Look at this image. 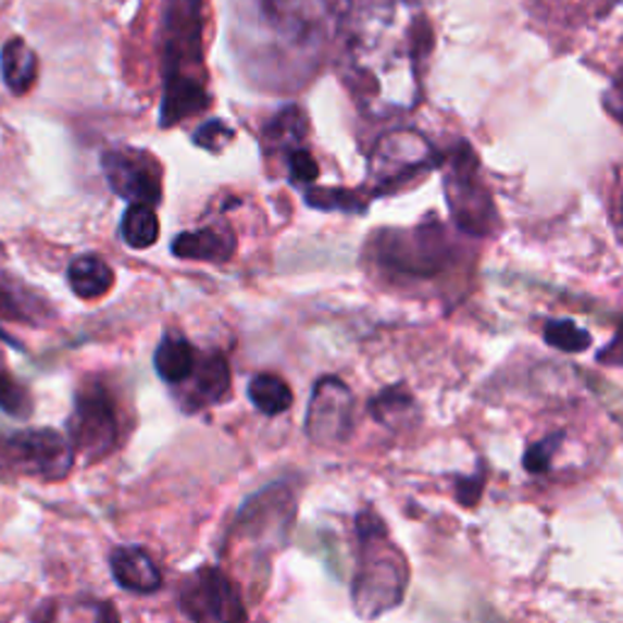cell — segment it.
I'll use <instances>...</instances> for the list:
<instances>
[{
    "label": "cell",
    "mask_w": 623,
    "mask_h": 623,
    "mask_svg": "<svg viewBox=\"0 0 623 623\" xmlns=\"http://www.w3.org/2000/svg\"><path fill=\"white\" fill-rule=\"evenodd\" d=\"M341 78L367 117L412 112L422 96V64L432 27L416 0H346Z\"/></svg>",
    "instance_id": "6da1fadb"
},
{
    "label": "cell",
    "mask_w": 623,
    "mask_h": 623,
    "mask_svg": "<svg viewBox=\"0 0 623 623\" xmlns=\"http://www.w3.org/2000/svg\"><path fill=\"white\" fill-rule=\"evenodd\" d=\"M371 259L387 278L402 283H428L456 269L461 247L444 222L436 217L410 229H383L371 239Z\"/></svg>",
    "instance_id": "7a4b0ae2"
},
{
    "label": "cell",
    "mask_w": 623,
    "mask_h": 623,
    "mask_svg": "<svg viewBox=\"0 0 623 623\" xmlns=\"http://www.w3.org/2000/svg\"><path fill=\"white\" fill-rule=\"evenodd\" d=\"M359 536V568H356L351 599L363 619H377L404 599L410 570L400 548L387 536V528L373 512L356 516Z\"/></svg>",
    "instance_id": "3957f363"
},
{
    "label": "cell",
    "mask_w": 623,
    "mask_h": 623,
    "mask_svg": "<svg viewBox=\"0 0 623 623\" xmlns=\"http://www.w3.org/2000/svg\"><path fill=\"white\" fill-rule=\"evenodd\" d=\"M441 173L448 212L456 227L473 239L493 237L499 227V214L473 145L458 141L448 149L441 159Z\"/></svg>",
    "instance_id": "277c9868"
},
{
    "label": "cell",
    "mask_w": 623,
    "mask_h": 623,
    "mask_svg": "<svg viewBox=\"0 0 623 623\" xmlns=\"http://www.w3.org/2000/svg\"><path fill=\"white\" fill-rule=\"evenodd\" d=\"M159 49L163 86L205 84V3L166 0L161 13Z\"/></svg>",
    "instance_id": "5b68a950"
},
{
    "label": "cell",
    "mask_w": 623,
    "mask_h": 623,
    "mask_svg": "<svg viewBox=\"0 0 623 623\" xmlns=\"http://www.w3.org/2000/svg\"><path fill=\"white\" fill-rule=\"evenodd\" d=\"M441 159L432 141L416 129H393L375 141L367 159V188L373 196L397 192L441 166Z\"/></svg>",
    "instance_id": "8992f818"
},
{
    "label": "cell",
    "mask_w": 623,
    "mask_h": 623,
    "mask_svg": "<svg viewBox=\"0 0 623 623\" xmlns=\"http://www.w3.org/2000/svg\"><path fill=\"white\" fill-rule=\"evenodd\" d=\"M68 441L88 463L103 461L120 441L117 407L105 385L88 381L78 387L74 414L68 419Z\"/></svg>",
    "instance_id": "52a82bcc"
},
{
    "label": "cell",
    "mask_w": 623,
    "mask_h": 623,
    "mask_svg": "<svg viewBox=\"0 0 623 623\" xmlns=\"http://www.w3.org/2000/svg\"><path fill=\"white\" fill-rule=\"evenodd\" d=\"M295 521V495L288 485L275 483L249 497L232 524V538L253 548H285Z\"/></svg>",
    "instance_id": "ba28073f"
},
{
    "label": "cell",
    "mask_w": 623,
    "mask_h": 623,
    "mask_svg": "<svg viewBox=\"0 0 623 623\" xmlns=\"http://www.w3.org/2000/svg\"><path fill=\"white\" fill-rule=\"evenodd\" d=\"M180 609L192 623H247L239 587L227 572L202 565L183 580Z\"/></svg>",
    "instance_id": "9c48e42d"
},
{
    "label": "cell",
    "mask_w": 623,
    "mask_h": 623,
    "mask_svg": "<svg viewBox=\"0 0 623 623\" xmlns=\"http://www.w3.org/2000/svg\"><path fill=\"white\" fill-rule=\"evenodd\" d=\"M265 23L292 45L324 42L339 29L346 0H259Z\"/></svg>",
    "instance_id": "30bf717a"
},
{
    "label": "cell",
    "mask_w": 623,
    "mask_h": 623,
    "mask_svg": "<svg viewBox=\"0 0 623 623\" xmlns=\"http://www.w3.org/2000/svg\"><path fill=\"white\" fill-rule=\"evenodd\" d=\"M3 453L20 473L61 479L71 473L76 451L68 436L54 428H25L3 438Z\"/></svg>",
    "instance_id": "8fae6325"
},
{
    "label": "cell",
    "mask_w": 623,
    "mask_h": 623,
    "mask_svg": "<svg viewBox=\"0 0 623 623\" xmlns=\"http://www.w3.org/2000/svg\"><path fill=\"white\" fill-rule=\"evenodd\" d=\"M304 432L310 441L324 448H334L349 441L353 432V393L339 377L326 375L316 381L308 416H304Z\"/></svg>",
    "instance_id": "7c38bea8"
},
{
    "label": "cell",
    "mask_w": 623,
    "mask_h": 623,
    "mask_svg": "<svg viewBox=\"0 0 623 623\" xmlns=\"http://www.w3.org/2000/svg\"><path fill=\"white\" fill-rule=\"evenodd\" d=\"M103 173L110 188L129 205L154 208L163 198L159 161L141 149H108L103 159Z\"/></svg>",
    "instance_id": "4fadbf2b"
},
{
    "label": "cell",
    "mask_w": 623,
    "mask_h": 623,
    "mask_svg": "<svg viewBox=\"0 0 623 623\" xmlns=\"http://www.w3.org/2000/svg\"><path fill=\"white\" fill-rule=\"evenodd\" d=\"M188 390L183 395V410L198 412L222 402L232 387L229 361L220 351L200 353L196 373L186 383Z\"/></svg>",
    "instance_id": "5bb4252c"
},
{
    "label": "cell",
    "mask_w": 623,
    "mask_h": 623,
    "mask_svg": "<svg viewBox=\"0 0 623 623\" xmlns=\"http://www.w3.org/2000/svg\"><path fill=\"white\" fill-rule=\"evenodd\" d=\"M110 570L117 585L135 595H151L161 589V570L145 548L120 546L110 553Z\"/></svg>",
    "instance_id": "9a60e30c"
},
{
    "label": "cell",
    "mask_w": 623,
    "mask_h": 623,
    "mask_svg": "<svg viewBox=\"0 0 623 623\" xmlns=\"http://www.w3.org/2000/svg\"><path fill=\"white\" fill-rule=\"evenodd\" d=\"M171 249L178 259L224 263L237 251V237H234V232L227 224H210V227L178 234V237L173 239Z\"/></svg>",
    "instance_id": "2e32d148"
},
{
    "label": "cell",
    "mask_w": 623,
    "mask_h": 623,
    "mask_svg": "<svg viewBox=\"0 0 623 623\" xmlns=\"http://www.w3.org/2000/svg\"><path fill=\"white\" fill-rule=\"evenodd\" d=\"M200 361V351L192 346L186 336L166 334L154 353V367L163 383L180 387L190 381Z\"/></svg>",
    "instance_id": "e0dca14e"
},
{
    "label": "cell",
    "mask_w": 623,
    "mask_h": 623,
    "mask_svg": "<svg viewBox=\"0 0 623 623\" xmlns=\"http://www.w3.org/2000/svg\"><path fill=\"white\" fill-rule=\"evenodd\" d=\"M0 74H3V84L13 96H25L35 86L37 54L33 52V47H27L25 39L13 37L3 45Z\"/></svg>",
    "instance_id": "ac0fdd59"
},
{
    "label": "cell",
    "mask_w": 623,
    "mask_h": 623,
    "mask_svg": "<svg viewBox=\"0 0 623 623\" xmlns=\"http://www.w3.org/2000/svg\"><path fill=\"white\" fill-rule=\"evenodd\" d=\"M68 285L74 295H78L80 300H98L108 295V290L115 283V273H112L110 265L96 257V253H86V257H78L68 263Z\"/></svg>",
    "instance_id": "d6986e66"
},
{
    "label": "cell",
    "mask_w": 623,
    "mask_h": 623,
    "mask_svg": "<svg viewBox=\"0 0 623 623\" xmlns=\"http://www.w3.org/2000/svg\"><path fill=\"white\" fill-rule=\"evenodd\" d=\"M304 135H308V117L298 105H288L265 122L263 145L269 151H295L300 149Z\"/></svg>",
    "instance_id": "ffe728a7"
},
{
    "label": "cell",
    "mask_w": 623,
    "mask_h": 623,
    "mask_svg": "<svg viewBox=\"0 0 623 623\" xmlns=\"http://www.w3.org/2000/svg\"><path fill=\"white\" fill-rule=\"evenodd\" d=\"M249 400L265 416H278L292 407V390L283 377L273 373H259L249 383Z\"/></svg>",
    "instance_id": "44dd1931"
},
{
    "label": "cell",
    "mask_w": 623,
    "mask_h": 623,
    "mask_svg": "<svg viewBox=\"0 0 623 623\" xmlns=\"http://www.w3.org/2000/svg\"><path fill=\"white\" fill-rule=\"evenodd\" d=\"M122 239L132 249H149L159 239V217L154 208L129 205L122 214Z\"/></svg>",
    "instance_id": "7402d4cb"
},
{
    "label": "cell",
    "mask_w": 623,
    "mask_h": 623,
    "mask_svg": "<svg viewBox=\"0 0 623 623\" xmlns=\"http://www.w3.org/2000/svg\"><path fill=\"white\" fill-rule=\"evenodd\" d=\"M367 410L377 419V422L385 424V426H400L402 422L410 419V414H414V400L412 395L404 390V387H387L381 395H375L371 404H367Z\"/></svg>",
    "instance_id": "603a6c76"
},
{
    "label": "cell",
    "mask_w": 623,
    "mask_h": 623,
    "mask_svg": "<svg viewBox=\"0 0 623 623\" xmlns=\"http://www.w3.org/2000/svg\"><path fill=\"white\" fill-rule=\"evenodd\" d=\"M544 339L548 346L565 353H582L589 349L591 336L570 320H550L544 326Z\"/></svg>",
    "instance_id": "cb8c5ba5"
},
{
    "label": "cell",
    "mask_w": 623,
    "mask_h": 623,
    "mask_svg": "<svg viewBox=\"0 0 623 623\" xmlns=\"http://www.w3.org/2000/svg\"><path fill=\"white\" fill-rule=\"evenodd\" d=\"M304 200H308V205L316 210H341V212H353V214L365 212V205H367V200L361 196V192L344 190V188H329V190L310 188L308 192H304Z\"/></svg>",
    "instance_id": "d4e9b609"
},
{
    "label": "cell",
    "mask_w": 623,
    "mask_h": 623,
    "mask_svg": "<svg viewBox=\"0 0 623 623\" xmlns=\"http://www.w3.org/2000/svg\"><path fill=\"white\" fill-rule=\"evenodd\" d=\"M0 316L3 320L29 322L37 316H45V308L33 300V295L20 292L15 285L0 283Z\"/></svg>",
    "instance_id": "484cf974"
},
{
    "label": "cell",
    "mask_w": 623,
    "mask_h": 623,
    "mask_svg": "<svg viewBox=\"0 0 623 623\" xmlns=\"http://www.w3.org/2000/svg\"><path fill=\"white\" fill-rule=\"evenodd\" d=\"M0 410L15 419H27L33 414V397L27 387L8 373H0Z\"/></svg>",
    "instance_id": "4316f807"
},
{
    "label": "cell",
    "mask_w": 623,
    "mask_h": 623,
    "mask_svg": "<svg viewBox=\"0 0 623 623\" xmlns=\"http://www.w3.org/2000/svg\"><path fill=\"white\" fill-rule=\"evenodd\" d=\"M232 139H234V129L222 120H210L205 122V125H200L196 132H192V141H196V145L202 149L214 151V154L227 147Z\"/></svg>",
    "instance_id": "83f0119b"
},
{
    "label": "cell",
    "mask_w": 623,
    "mask_h": 623,
    "mask_svg": "<svg viewBox=\"0 0 623 623\" xmlns=\"http://www.w3.org/2000/svg\"><path fill=\"white\" fill-rule=\"evenodd\" d=\"M288 176L295 186H314L320 178V166L308 149H295L288 154Z\"/></svg>",
    "instance_id": "f1b7e54d"
},
{
    "label": "cell",
    "mask_w": 623,
    "mask_h": 623,
    "mask_svg": "<svg viewBox=\"0 0 623 623\" xmlns=\"http://www.w3.org/2000/svg\"><path fill=\"white\" fill-rule=\"evenodd\" d=\"M563 441V434H553L544 438V441L531 446L528 453L524 456V465L531 473H546L550 468V461H553V456L558 453V446Z\"/></svg>",
    "instance_id": "f546056e"
},
{
    "label": "cell",
    "mask_w": 623,
    "mask_h": 623,
    "mask_svg": "<svg viewBox=\"0 0 623 623\" xmlns=\"http://www.w3.org/2000/svg\"><path fill=\"white\" fill-rule=\"evenodd\" d=\"M601 103H605V110L609 112V117L619 122L623 127V66L616 71L614 80H611V86L607 88L605 98H601Z\"/></svg>",
    "instance_id": "4dcf8cb0"
},
{
    "label": "cell",
    "mask_w": 623,
    "mask_h": 623,
    "mask_svg": "<svg viewBox=\"0 0 623 623\" xmlns=\"http://www.w3.org/2000/svg\"><path fill=\"white\" fill-rule=\"evenodd\" d=\"M597 361L605 363V365H623V320L619 324L616 336L611 339L607 349L597 356Z\"/></svg>",
    "instance_id": "1f68e13d"
},
{
    "label": "cell",
    "mask_w": 623,
    "mask_h": 623,
    "mask_svg": "<svg viewBox=\"0 0 623 623\" xmlns=\"http://www.w3.org/2000/svg\"><path fill=\"white\" fill-rule=\"evenodd\" d=\"M98 623H120L117 611H115V607L110 605V601H108V605L103 601V605L98 607Z\"/></svg>",
    "instance_id": "d6a6232c"
},
{
    "label": "cell",
    "mask_w": 623,
    "mask_h": 623,
    "mask_svg": "<svg viewBox=\"0 0 623 623\" xmlns=\"http://www.w3.org/2000/svg\"><path fill=\"white\" fill-rule=\"evenodd\" d=\"M616 229L621 234V239H623V190H621V198H619V205H616Z\"/></svg>",
    "instance_id": "836d02e7"
}]
</instances>
